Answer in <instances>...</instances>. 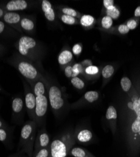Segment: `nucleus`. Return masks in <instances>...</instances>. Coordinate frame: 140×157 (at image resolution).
Listing matches in <instances>:
<instances>
[{
  "instance_id": "nucleus-9",
  "label": "nucleus",
  "mask_w": 140,
  "mask_h": 157,
  "mask_svg": "<svg viewBox=\"0 0 140 157\" xmlns=\"http://www.w3.org/2000/svg\"><path fill=\"white\" fill-rule=\"evenodd\" d=\"M34 2L27 0H10L1 6L7 12H19L32 8Z\"/></svg>"
},
{
  "instance_id": "nucleus-1",
  "label": "nucleus",
  "mask_w": 140,
  "mask_h": 157,
  "mask_svg": "<svg viewBox=\"0 0 140 157\" xmlns=\"http://www.w3.org/2000/svg\"><path fill=\"white\" fill-rule=\"evenodd\" d=\"M15 48L22 57L36 63L42 58V48L41 43L29 35H21L15 44Z\"/></svg>"
},
{
  "instance_id": "nucleus-30",
  "label": "nucleus",
  "mask_w": 140,
  "mask_h": 157,
  "mask_svg": "<svg viewBox=\"0 0 140 157\" xmlns=\"http://www.w3.org/2000/svg\"><path fill=\"white\" fill-rule=\"evenodd\" d=\"M114 69L110 65H106V67H104L102 69V74L104 78H109L110 77L112 74H114Z\"/></svg>"
},
{
  "instance_id": "nucleus-15",
  "label": "nucleus",
  "mask_w": 140,
  "mask_h": 157,
  "mask_svg": "<svg viewBox=\"0 0 140 157\" xmlns=\"http://www.w3.org/2000/svg\"><path fill=\"white\" fill-rule=\"evenodd\" d=\"M41 9L45 18L49 21H54L56 18L55 11L53 8L52 4L47 0H43L41 2Z\"/></svg>"
},
{
  "instance_id": "nucleus-29",
  "label": "nucleus",
  "mask_w": 140,
  "mask_h": 157,
  "mask_svg": "<svg viewBox=\"0 0 140 157\" xmlns=\"http://www.w3.org/2000/svg\"><path fill=\"white\" fill-rule=\"evenodd\" d=\"M61 11L62 13V14L68 15L74 18L77 17L78 16V11H76L75 10L70 8H67V7H64L61 9Z\"/></svg>"
},
{
  "instance_id": "nucleus-13",
  "label": "nucleus",
  "mask_w": 140,
  "mask_h": 157,
  "mask_svg": "<svg viewBox=\"0 0 140 157\" xmlns=\"http://www.w3.org/2000/svg\"><path fill=\"white\" fill-rule=\"evenodd\" d=\"M20 28L23 33L28 35L34 34L35 30V18L29 15H23L20 21Z\"/></svg>"
},
{
  "instance_id": "nucleus-37",
  "label": "nucleus",
  "mask_w": 140,
  "mask_h": 157,
  "mask_svg": "<svg viewBox=\"0 0 140 157\" xmlns=\"http://www.w3.org/2000/svg\"><path fill=\"white\" fill-rule=\"evenodd\" d=\"M137 26V23L134 20H131L127 23V27L129 28L130 30H134L136 29Z\"/></svg>"
},
{
  "instance_id": "nucleus-40",
  "label": "nucleus",
  "mask_w": 140,
  "mask_h": 157,
  "mask_svg": "<svg viewBox=\"0 0 140 157\" xmlns=\"http://www.w3.org/2000/svg\"><path fill=\"white\" fill-rule=\"evenodd\" d=\"M0 128H6L8 129L9 128H8L7 124L5 123V122H4L3 121V120L0 117Z\"/></svg>"
},
{
  "instance_id": "nucleus-11",
  "label": "nucleus",
  "mask_w": 140,
  "mask_h": 157,
  "mask_svg": "<svg viewBox=\"0 0 140 157\" xmlns=\"http://www.w3.org/2000/svg\"><path fill=\"white\" fill-rule=\"evenodd\" d=\"M131 108L136 113V118L131 124V130L136 137H140V97L134 99Z\"/></svg>"
},
{
  "instance_id": "nucleus-31",
  "label": "nucleus",
  "mask_w": 140,
  "mask_h": 157,
  "mask_svg": "<svg viewBox=\"0 0 140 157\" xmlns=\"http://www.w3.org/2000/svg\"><path fill=\"white\" fill-rule=\"evenodd\" d=\"M112 19L108 16L104 17L102 20V25L104 29H109L112 25Z\"/></svg>"
},
{
  "instance_id": "nucleus-22",
  "label": "nucleus",
  "mask_w": 140,
  "mask_h": 157,
  "mask_svg": "<svg viewBox=\"0 0 140 157\" xmlns=\"http://www.w3.org/2000/svg\"><path fill=\"white\" fill-rule=\"evenodd\" d=\"M94 18L88 15H83L81 17L80 19V24L84 27H91L94 22Z\"/></svg>"
},
{
  "instance_id": "nucleus-25",
  "label": "nucleus",
  "mask_w": 140,
  "mask_h": 157,
  "mask_svg": "<svg viewBox=\"0 0 140 157\" xmlns=\"http://www.w3.org/2000/svg\"><path fill=\"white\" fill-rule=\"evenodd\" d=\"M121 85L124 91H125V92H128L131 87L132 83L128 77H124L122 78L121 81Z\"/></svg>"
},
{
  "instance_id": "nucleus-21",
  "label": "nucleus",
  "mask_w": 140,
  "mask_h": 157,
  "mask_svg": "<svg viewBox=\"0 0 140 157\" xmlns=\"http://www.w3.org/2000/svg\"><path fill=\"white\" fill-rule=\"evenodd\" d=\"M11 139V132L10 129L0 128V141L4 143H8Z\"/></svg>"
},
{
  "instance_id": "nucleus-10",
  "label": "nucleus",
  "mask_w": 140,
  "mask_h": 157,
  "mask_svg": "<svg viewBox=\"0 0 140 157\" xmlns=\"http://www.w3.org/2000/svg\"><path fill=\"white\" fill-rule=\"evenodd\" d=\"M23 15L19 12H6L2 20L17 32L23 34L20 28V21Z\"/></svg>"
},
{
  "instance_id": "nucleus-28",
  "label": "nucleus",
  "mask_w": 140,
  "mask_h": 157,
  "mask_svg": "<svg viewBox=\"0 0 140 157\" xmlns=\"http://www.w3.org/2000/svg\"><path fill=\"white\" fill-rule=\"evenodd\" d=\"M107 15L108 17H110L112 19H117L120 15L119 11L115 6H112L108 9H107Z\"/></svg>"
},
{
  "instance_id": "nucleus-27",
  "label": "nucleus",
  "mask_w": 140,
  "mask_h": 157,
  "mask_svg": "<svg viewBox=\"0 0 140 157\" xmlns=\"http://www.w3.org/2000/svg\"><path fill=\"white\" fill-rule=\"evenodd\" d=\"M50 148V147L39 150L36 153H33L32 157H49Z\"/></svg>"
},
{
  "instance_id": "nucleus-2",
  "label": "nucleus",
  "mask_w": 140,
  "mask_h": 157,
  "mask_svg": "<svg viewBox=\"0 0 140 157\" xmlns=\"http://www.w3.org/2000/svg\"><path fill=\"white\" fill-rule=\"evenodd\" d=\"M8 62L22 74L28 82H34L43 78L41 72L35 65V63L22 57L18 52H15L13 54Z\"/></svg>"
},
{
  "instance_id": "nucleus-4",
  "label": "nucleus",
  "mask_w": 140,
  "mask_h": 157,
  "mask_svg": "<svg viewBox=\"0 0 140 157\" xmlns=\"http://www.w3.org/2000/svg\"><path fill=\"white\" fill-rule=\"evenodd\" d=\"M75 143L74 135L71 133L63 135L50 143L49 157H66Z\"/></svg>"
},
{
  "instance_id": "nucleus-17",
  "label": "nucleus",
  "mask_w": 140,
  "mask_h": 157,
  "mask_svg": "<svg viewBox=\"0 0 140 157\" xmlns=\"http://www.w3.org/2000/svg\"><path fill=\"white\" fill-rule=\"evenodd\" d=\"M92 133L91 131L87 129L80 130L79 132L74 135V138L79 143H85L90 141L92 138Z\"/></svg>"
},
{
  "instance_id": "nucleus-35",
  "label": "nucleus",
  "mask_w": 140,
  "mask_h": 157,
  "mask_svg": "<svg viewBox=\"0 0 140 157\" xmlns=\"http://www.w3.org/2000/svg\"><path fill=\"white\" fill-rule=\"evenodd\" d=\"M82 47L78 44L74 45L73 47V52L74 55L78 56V55L80 54L81 52H82Z\"/></svg>"
},
{
  "instance_id": "nucleus-26",
  "label": "nucleus",
  "mask_w": 140,
  "mask_h": 157,
  "mask_svg": "<svg viewBox=\"0 0 140 157\" xmlns=\"http://www.w3.org/2000/svg\"><path fill=\"white\" fill-rule=\"evenodd\" d=\"M60 18L61 20V21L67 25H73L74 24L77 23V20L76 19V18L68 16V15H66L64 14H62L60 16Z\"/></svg>"
},
{
  "instance_id": "nucleus-44",
  "label": "nucleus",
  "mask_w": 140,
  "mask_h": 157,
  "mask_svg": "<svg viewBox=\"0 0 140 157\" xmlns=\"http://www.w3.org/2000/svg\"><path fill=\"white\" fill-rule=\"evenodd\" d=\"M0 90H1V89H0Z\"/></svg>"
},
{
  "instance_id": "nucleus-3",
  "label": "nucleus",
  "mask_w": 140,
  "mask_h": 157,
  "mask_svg": "<svg viewBox=\"0 0 140 157\" xmlns=\"http://www.w3.org/2000/svg\"><path fill=\"white\" fill-rule=\"evenodd\" d=\"M37 128L36 122L30 120L23 124L21 129L19 147L21 151L27 154L29 157H32L33 155Z\"/></svg>"
},
{
  "instance_id": "nucleus-5",
  "label": "nucleus",
  "mask_w": 140,
  "mask_h": 157,
  "mask_svg": "<svg viewBox=\"0 0 140 157\" xmlns=\"http://www.w3.org/2000/svg\"><path fill=\"white\" fill-rule=\"evenodd\" d=\"M47 93L50 107L55 113H59L65 107L66 104L65 99L62 96L61 90L57 86L51 85L48 87Z\"/></svg>"
},
{
  "instance_id": "nucleus-18",
  "label": "nucleus",
  "mask_w": 140,
  "mask_h": 157,
  "mask_svg": "<svg viewBox=\"0 0 140 157\" xmlns=\"http://www.w3.org/2000/svg\"><path fill=\"white\" fill-rule=\"evenodd\" d=\"M73 54L70 50H62L58 57V62L61 65H65L71 62L73 59Z\"/></svg>"
},
{
  "instance_id": "nucleus-38",
  "label": "nucleus",
  "mask_w": 140,
  "mask_h": 157,
  "mask_svg": "<svg viewBox=\"0 0 140 157\" xmlns=\"http://www.w3.org/2000/svg\"><path fill=\"white\" fill-rule=\"evenodd\" d=\"M103 3H104V5L106 8V9H108L114 6L113 0H104Z\"/></svg>"
},
{
  "instance_id": "nucleus-23",
  "label": "nucleus",
  "mask_w": 140,
  "mask_h": 157,
  "mask_svg": "<svg viewBox=\"0 0 140 157\" xmlns=\"http://www.w3.org/2000/svg\"><path fill=\"white\" fill-rule=\"evenodd\" d=\"M118 117L117 111L116 108L112 106H110L106 112V117L107 120H116Z\"/></svg>"
},
{
  "instance_id": "nucleus-32",
  "label": "nucleus",
  "mask_w": 140,
  "mask_h": 157,
  "mask_svg": "<svg viewBox=\"0 0 140 157\" xmlns=\"http://www.w3.org/2000/svg\"><path fill=\"white\" fill-rule=\"evenodd\" d=\"M73 77H77L78 74L83 72V67L81 63H75L73 66ZM72 77V78H73Z\"/></svg>"
},
{
  "instance_id": "nucleus-19",
  "label": "nucleus",
  "mask_w": 140,
  "mask_h": 157,
  "mask_svg": "<svg viewBox=\"0 0 140 157\" xmlns=\"http://www.w3.org/2000/svg\"><path fill=\"white\" fill-rule=\"evenodd\" d=\"M70 154L74 157H95L90 152L80 147H73Z\"/></svg>"
},
{
  "instance_id": "nucleus-24",
  "label": "nucleus",
  "mask_w": 140,
  "mask_h": 157,
  "mask_svg": "<svg viewBox=\"0 0 140 157\" xmlns=\"http://www.w3.org/2000/svg\"><path fill=\"white\" fill-rule=\"evenodd\" d=\"M71 82L72 85L77 89H82L85 87V82L82 79H81L80 78L78 77H74L71 78Z\"/></svg>"
},
{
  "instance_id": "nucleus-7",
  "label": "nucleus",
  "mask_w": 140,
  "mask_h": 157,
  "mask_svg": "<svg viewBox=\"0 0 140 157\" xmlns=\"http://www.w3.org/2000/svg\"><path fill=\"white\" fill-rule=\"evenodd\" d=\"M12 120L15 123L20 124L23 121L25 109V101L22 96L13 98L12 103Z\"/></svg>"
},
{
  "instance_id": "nucleus-14",
  "label": "nucleus",
  "mask_w": 140,
  "mask_h": 157,
  "mask_svg": "<svg viewBox=\"0 0 140 157\" xmlns=\"http://www.w3.org/2000/svg\"><path fill=\"white\" fill-rule=\"evenodd\" d=\"M35 96L45 95L47 93V86L44 78H39L35 81L28 82Z\"/></svg>"
},
{
  "instance_id": "nucleus-43",
  "label": "nucleus",
  "mask_w": 140,
  "mask_h": 157,
  "mask_svg": "<svg viewBox=\"0 0 140 157\" xmlns=\"http://www.w3.org/2000/svg\"><path fill=\"white\" fill-rule=\"evenodd\" d=\"M5 50V47L4 45H3L2 44H0V56H1Z\"/></svg>"
},
{
  "instance_id": "nucleus-41",
  "label": "nucleus",
  "mask_w": 140,
  "mask_h": 157,
  "mask_svg": "<svg viewBox=\"0 0 140 157\" xmlns=\"http://www.w3.org/2000/svg\"><path fill=\"white\" fill-rule=\"evenodd\" d=\"M6 12V11L3 8L0 6V20H2V19L3 18V17L4 15L5 14Z\"/></svg>"
},
{
  "instance_id": "nucleus-20",
  "label": "nucleus",
  "mask_w": 140,
  "mask_h": 157,
  "mask_svg": "<svg viewBox=\"0 0 140 157\" xmlns=\"http://www.w3.org/2000/svg\"><path fill=\"white\" fill-rule=\"evenodd\" d=\"M99 98V94L97 91L90 90L86 92L83 96V99L85 102L92 103L95 102Z\"/></svg>"
},
{
  "instance_id": "nucleus-33",
  "label": "nucleus",
  "mask_w": 140,
  "mask_h": 157,
  "mask_svg": "<svg viewBox=\"0 0 140 157\" xmlns=\"http://www.w3.org/2000/svg\"><path fill=\"white\" fill-rule=\"evenodd\" d=\"M85 72L88 75H95L98 72V69L96 66L90 65V66L85 68Z\"/></svg>"
},
{
  "instance_id": "nucleus-42",
  "label": "nucleus",
  "mask_w": 140,
  "mask_h": 157,
  "mask_svg": "<svg viewBox=\"0 0 140 157\" xmlns=\"http://www.w3.org/2000/svg\"><path fill=\"white\" fill-rule=\"evenodd\" d=\"M134 15L136 17H140V6H138L134 11Z\"/></svg>"
},
{
  "instance_id": "nucleus-39",
  "label": "nucleus",
  "mask_w": 140,
  "mask_h": 157,
  "mask_svg": "<svg viewBox=\"0 0 140 157\" xmlns=\"http://www.w3.org/2000/svg\"><path fill=\"white\" fill-rule=\"evenodd\" d=\"M91 61H90V60H84V61H83L82 62V63H81V65H82L83 66V67L84 68L85 67H88V66H90V65H91Z\"/></svg>"
},
{
  "instance_id": "nucleus-6",
  "label": "nucleus",
  "mask_w": 140,
  "mask_h": 157,
  "mask_svg": "<svg viewBox=\"0 0 140 157\" xmlns=\"http://www.w3.org/2000/svg\"><path fill=\"white\" fill-rule=\"evenodd\" d=\"M25 92V106L30 120L35 121V109L36 105V96L27 81H23Z\"/></svg>"
},
{
  "instance_id": "nucleus-34",
  "label": "nucleus",
  "mask_w": 140,
  "mask_h": 157,
  "mask_svg": "<svg viewBox=\"0 0 140 157\" xmlns=\"http://www.w3.org/2000/svg\"><path fill=\"white\" fill-rule=\"evenodd\" d=\"M65 74L68 78L73 77V66H71V65H68V66H66L65 69Z\"/></svg>"
},
{
  "instance_id": "nucleus-16",
  "label": "nucleus",
  "mask_w": 140,
  "mask_h": 157,
  "mask_svg": "<svg viewBox=\"0 0 140 157\" xmlns=\"http://www.w3.org/2000/svg\"><path fill=\"white\" fill-rule=\"evenodd\" d=\"M21 34L17 32L14 29L11 28L10 26L0 20V36L5 37H15L20 36Z\"/></svg>"
},
{
  "instance_id": "nucleus-36",
  "label": "nucleus",
  "mask_w": 140,
  "mask_h": 157,
  "mask_svg": "<svg viewBox=\"0 0 140 157\" xmlns=\"http://www.w3.org/2000/svg\"><path fill=\"white\" fill-rule=\"evenodd\" d=\"M118 30H119V33L121 34H126V33H128L130 31L129 28L127 27V25H120L119 27Z\"/></svg>"
},
{
  "instance_id": "nucleus-12",
  "label": "nucleus",
  "mask_w": 140,
  "mask_h": 157,
  "mask_svg": "<svg viewBox=\"0 0 140 157\" xmlns=\"http://www.w3.org/2000/svg\"><path fill=\"white\" fill-rule=\"evenodd\" d=\"M50 145L49 136L46 129L43 128L37 132L35 140L33 153H36L41 149L49 147Z\"/></svg>"
},
{
  "instance_id": "nucleus-8",
  "label": "nucleus",
  "mask_w": 140,
  "mask_h": 157,
  "mask_svg": "<svg viewBox=\"0 0 140 157\" xmlns=\"http://www.w3.org/2000/svg\"><path fill=\"white\" fill-rule=\"evenodd\" d=\"M48 108V99L46 94L36 96V105L35 109V121L37 126L43 123Z\"/></svg>"
}]
</instances>
